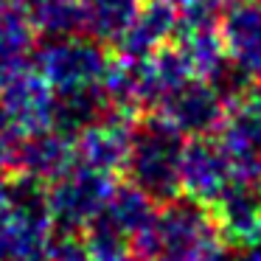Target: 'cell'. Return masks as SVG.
I'll return each mask as SVG.
<instances>
[{
  "mask_svg": "<svg viewBox=\"0 0 261 261\" xmlns=\"http://www.w3.org/2000/svg\"><path fill=\"white\" fill-rule=\"evenodd\" d=\"M233 177H236L233 174V166L227 160L222 143L216 141V135L188 138L186 141L180 186L188 197L211 205Z\"/></svg>",
  "mask_w": 261,
  "mask_h": 261,
  "instance_id": "8992f818",
  "label": "cell"
},
{
  "mask_svg": "<svg viewBox=\"0 0 261 261\" xmlns=\"http://www.w3.org/2000/svg\"><path fill=\"white\" fill-rule=\"evenodd\" d=\"M115 188V177L76 160L57 180L45 182L48 211L57 233H82L104 208Z\"/></svg>",
  "mask_w": 261,
  "mask_h": 261,
  "instance_id": "277c9868",
  "label": "cell"
},
{
  "mask_svg": "<svg viewBox=\"0 0 261 261\" xmlns=\"http://www.w3.org/2000/svg\"><path fill=\"white\" fill-rule=\"evenodd\" d=\"M0 110L25 135L54 129V90L34 68H25L0 87Z\"/></svg>",
  "mask_w": 261,
  "mask_h": 261,
  "instance_id": "30bf717a",
  "label": "cell"
},
{
  "mask_svg": "<svg viewBox=\"0 0 261 261\" xmlns=\"http://www.w3.org/2000/svg\"><path fill=\"white\" fill-rule=\"evenodd\" d=\"M227 59L253 82L261 79V0H230L219 25Z\"/></svg>",
  "mask_w": 261,
  "mask_h": 261,
  "instance_id": "9c48e42d",
  "label": "cell"
},
{
  "mask_svg": "<svg viewBox=\"0 0 261 261\" xmlns=\"http://www.w3.org/2000/svg\"><path fill=\"white\" fill-rule=\"evenodd\" d=\"M230 250L233 244L211 205L188 194L158 202L132 244V253L143 261H230Z\"/></svg>",
  "mask_w": 261,
  "mask_h": 261,
  "instance_id": "6da1fadb",
  "label": "cell"
},
{
  "mask_svg": "<svg viewBox=\"0 0 261 261\" xmlns=\"http://www.w3.org/2000/svg\"><path fill=\"white\" fill-rule=\"evenodd\" d=\"M34 70L48 82L54 93L101 87L110 73V59L104 42L87 34H65L48 37L31 57Z\"/></svg>",
  "mask_w": 261,
  "mask_h": 261,
  "instance_id": "3957f363",
  "label": "cell"
},
{
  "mask_svg": "<svg viewBox=\"0 0 261 261\" xmlns=\"http://www.w3.org/2000/svg\"><path fill=\"white\" fill-rule=\"evenodd\" d=\"M186 141L188 138L158 113H143L141 118H135L129 129L126 160L121 169L126 182L154 202L174 199L182 191L180 171Z\"/></svg>",
  "mask_w": 261,
  "mask_h": 261,
  "instance_id": "7a4b0ae2",
  "label": "cell"
},
{
  "mask_svg": "<svg viewBox=\"0 0 261 261\" xmlns=\"http://www.w3.org/2000/svg\"><path fill=\"white\" fill-rule=\"evenodd\" d=\"M14 6H20L25 14H31V12H37V9H42V6H48V3H54V0H12Z\"/></svg>",
  "mask_w": 261,
  "mask_h": 261,
  "instance_id": "e0dca14e",
  "label": "cell"
},
{
  "mask_svg": "<svg viewBox=\"0 0 261 261\" xmlns=\"http://www.w3.org/2000/svg\"><path fill=\"white\" fill-rule=\"evenodd\" d=\"M118 261H143L141 255H135V253H129V255H124V258H118Z\"/></svg>",
  "mask_w": 261,
  "mask_h": 261,
  "instance_id": "ac0fdd59",
  "label": "cell"
},
{
  "mask_svg": "<svg viewBox=\"0 0 261 261\" xmlns=\"http://www.w3.org/2000/svg\"><path fill=\"white\" fill-rule=\"evenodd\" d=\"M73 163H76L73 138L62 135L57 129H45V132L25 135L14 174H25L40 182H51Z\"/></svg>",
  "mask_w": 261,
  "mask_h": 261,
  "instance_id": "4fadbf2b",
  "label": "cell"
},
{
  "mask_svg": "<svg viewBox=\"0 0 261 261\" xmlns=\"http://www.w3.org/2000/svg\"><path fill=\"white\" fill-rule=\"evenodd\" d=\"M34 57V25L12 0H0V87L25 68Z\"/></svg>",
  "mask_w": 261,
  "mask_h": 261,
  "instance_id": "5bb4252c",
  "label": "cell"
},
{
  "mask_svg": "<svg viewBox=\"0 0 261 261\" xmlns=\"http://www.w3.org/2000/svg\"><path fill=\"white\" fill-rule=\"evenodd\" d=\"M211 211L219 219L230 244L244 247L261 242V180L233 177L211 202Z\"/></svg>",
  "mask_w": 261,
  "mask_h": 261,
  "instance_id": "52a82bcc",
  "label": "cell"
},
{
  "mask_svg": "<svg viewBox=\"0 0 261 261\" xmlns=\"http://www.w3.org/2000/svg\"><path fill=\"white\" fill-rule=\"evenodd\" d=\"M216 141L225 149L233 174L261 180V110L247 96L227 110Z\"/></svg>",
  "mask_w": 261,
  "mask_h": 261,
  "instance_id": "ba28073f",
  "label": "cell"
},
{
  "mask_svg": "<svg viewBox=\"0 0 261 261\" xmlns=\"http://www.w3.org/2000/svg\"><path fill=\"white\" fill-rule=\"evenodd\" d=\"M174 25L177 0H146L115 48L124 59H143L174 40Z\"/></svg>",
  "mask_w": 261,
  "mask_h": 261,
  "instance_id": "7c38bea8",
  "label": "cell"
},
{
  "mask_svg": "<svg viewBox=\"0 0 261 261\" xmlns=\"http://www.w3.org/2000/svg\"><path fill=\"white\" fill-rule=\"evenodd\" d=\"M143 0H79L82 31L104 45H118Z\"/></svg>",
  "mask_w": 261,
  "mask_h": 261,
  "instance_id": "9a60e30c",
  "label": "cell"
},
{
  "mask_svg": "<svg viewBox=\"0 0 261 261\" xmlns=\"http://www.w3.org/2000/svg\"><path fill=\"white\" fill-rule=\"evenodd\" d=\"M48 261H96L79 233H57L48 250Z\"/></svg>",
  "mask_w": 261,
  "mask_h": 261,
  "instance_id": "2e32d148",
  "label": "cell"
},
{
  "mask_svg": "<svg viewBox=\"0 0 261 261\" xmlns=\"http://www.w3.org/2000/svg\"><path fill=\"white\" fill-rule=\"evenodd\" d=\"M129 129H132L129 115L113 113L107 118H101L98 124L87 126L82 135L73 138L76 160L115 177L124 169L126 149H129Z\"/></svg>",
  "mask_w": 261,
  "mask_h": 261,
  "instance_id": "8fae6325",
  "label": "cell"
},
{
  "mask_svg": "<svg viewBox=\"0 0 261 261\" xmlns=\"http://www.w3.org/2000/svg\"><path fill=\"white\" fill-rule=\"evenodd\" d=\"M227 110H230V104L219 96V90L208 79L191 76L177 90H171L154 113L163 115L186 138H202V135H216Z\"/></svg>",
  "mask_w": 261,
  "mask_h": 261,
  "instance_id": "5b68a950",
  "label": "cell"
}]
</instances>
